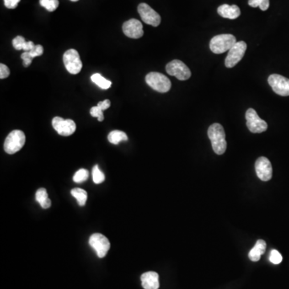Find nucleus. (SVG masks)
Listing matches in <instances>:
<instances>
[{"mask_svg":"<svg viewBox=\"0 0 289 289\" xmlns=\"http://www.w3.org/2000/svg\"><path fill=\"white\" fill-rule=\"evenodd\" d=\"M9 75L10 69L8 68V67H7V65L1 64V65H0V78H7Z\"/></svg>","mask_w":289,"mask_h":289,"instance_id":"obj_31","label":"nucleus"},{"mask_svg":"<svg viewBox=\"0 0 289 289\" xmlns=\"http://www.w3.org/2000/svg\"><path fill=\"white\" fill-rule=\"evenodd\" d=\"M71 1H72V2H77L79 0H71Z\"/></svg>","mask_w":289,"mask_h":289,"instance_id":"obj_35","label":"nucleus"},{"mask_svg":"<svg viewBox=\"0 0 289 289\" xmlns=\"http://www.w3.org/2000/svg\"><path fill=\"white\" fill-rule=\"evenodd\" d=\"M139 15L144 23L153 27H157L161 23V17L157 12H155L153 8H151L146 3H140L137 7Z\"/></svg>","mask_w":289,"mask_h":289,"instance_id":"obj_11","label":"nucleus"},{"mask_svg":"<svg viewBox=\"0 0 289 289\" xmlns=\"http://www.w3.org/2000/svg\"><path fill=\"white\" fill-rule=\"evenodd\" d=\"M269 85L278 95L282 97L289 96V79L281 75L272 74L269 76Z\"/></svg>","mask_w":289,"mask_h":289,"instance_id":"obj_10","label":"nucleus"},{"mask_svg":"<svg viewBox=\"0 0 289 289\" xmlns=\"http://www.w3.org/2000/svg\"><path fill=\"white\" fill-rule=\"evenodd\" d=\"M29 52H30L33 58L37 57V56H41L44 53V48L41 45L38 44V45H35L34 49L31 50Z\"/></svg>","mask_w":289,"mask_h":289,"instance_id":"obj_30","label":"nucleus"},{"mask_svg":"<svg viewBox=\"0 0 289 289\" xmlns=\"http://www.w3.org/2000/svg\"><path fill=\"white\" fill-rule=\"evenodd\" d=\"M208 137L211 141L213 151L216 154L221 155L227 150V141L224 129L219 123H214L207 131Z\"/></svg>","mask_w":289,"mask_h":289,"instance_id":"obj_1","label":"nucleus"},{"mask_svg":"<svg viewBox=\"0 0 289 289\" xmlns=\"http://www.w3.org/2000/svg\"><path fill=\"white\" fill-rule=\"evenodd\" d=\"M247 126L251 132L254 134H260L268 130L266 121L262 120L254 109H248L246 112Z\"/></svg>","mask_w":289,"mask_h":289,"instance_id":"obj_7","label":"nucleus"},{"mask_svg":"<svg viewBox=\"0 0 289 289\" xmlns=\"http://www.w3.org/2000/svg\"><path fill=\"white\" fill-rule=\"evenodd\" d=\"M25 39L23 36H17L12 40V45L17 50H23V44H25Z\"/></svg>","mask_w":289,"mask_h":289,"instance_id":"obj_28","label":"nucleus"},{"mask_svg":"<svg viewBox=\"0 0 289 289\" xmlns=\"http://www.w3.org/2000/svg\"><path fill=\"white\" fill-rule=\"evenodd\" d=\"M52 126L54 130L61 136H68L74 134L77 129L76 123L71 119L65 120L60 117H56L52 120Z\"/></svg>","mask_w":289,"mask_h":289,"instance_id":"obj_12","label":"nucleus"},{"mask_svg":"<svg viewBox=\"0 0 289 289\" xmlns=\"http://www.w3.org/2000/svg\"><path fill=\"white\" fill-rule=\"evenodd\" d=\"M90 114L93 118H97L99 121H102V120H104V118L103 111L97 105V106L93 107L90 109Z\"/></svg>","mask_w":289,"mask_h":289,"instance_id":"obj_27","label":"nucleus"},{"mask_svg":"<svg viewBox=\"0 0 289 289\" xmlns=\"http://www.w3.org/2000/svg\"><path fill=\"white\" fill-rule=\"evenodd\" d=\"M247 50V44L244 41L237 42L229 50L226 60L225 65L226 67L233 68L243 59Z\"/></svg>","mask_w":289,"mask_h":289,"instance_id":"obj_8","label":"nucleus"},{"mask_svg":"<svg viewBox=\"0 0 289 289\" xmlns=\"http://www.w3.org/2000/svg\"><path fill=\"white\" fill-rule=\"evenodd\" d=\"M248 4L252 7H259L262 11H267L269 9V0H249Z\"/></svg>","mask_w":289,"mask_h":289,"instance_id":"obj_23","label":"nucleus"},{"mask_svg":"<svg viewBox=\"0 0 289 289\" xmlns=\"http://www.w3.org/2000/svg\"><path fill=\"white\" fill-rule=\"evenodd\" d=\"M21 58L23 60V66L26 68L30 66L32 61L34 59L29 51H24V52H23V54L21 55Z\"/></svg>","mask_w":289,"mask_h":289,"instance_id":"obj_29","label":"nucleus"},{"mask_svg":"<svg viewBox=\"0 0 289 289\" xmlns=\"http://www.w3.org/2000/svg\"><path fill=\"white\" fill-rule=\"evenodd\" d=\"M110 105H111V102H110L109 100H104L103 102H100L97 104V106L99 107L102 111H104V110L109 109Z\"/></svg>","mask_w":289,"mask_h":289,"instance_id":"obj_33","label":"nucleus"},{"mask_svg":"<svg viewBox=\"0 0 289 289\" xmlns=\"http://www.w3.org/2000/svg\"><path fill=\"white\" fill-rule=\"evenodd\" d=\"M166 71L168 74L175 77L179 81H187L191 77L190 68L179 60H173L167 64Z\"/></svg>","mask_w":289,"mask_h":289,"instance_id":"obj_5","label":"nucleus"},{"mask_svg":"<svg viewBox=\"0 0 289 289\" xmlns=\"http://www.w3.org/2000/svg\"><path fill=\"white\" fill-rule=\"evenodd\" d=\"M108 140L110 143L118 145L120 143V141H127L128 136L125 132H122L120 130H114V131L109 133Z\"/></svg>","mask_w":289,"mask_h":289,"instance_id":"obj_19","label":"nucleus"},{"mask_svg":"<svg viewBox=\"0 0 289 289\" xmlns=\"http://www.w3.org/2000/svg\"><path fill=\"white\" fill-rule=\"evenodd\" d=\"M141 285L145 289H159V275L155 272H147L141 276Z\"/></svg>","mask_w":289,"mask_h":289,"instance_id":"obj_15","label":"nucleus"},{"mask_svg":"<svg viewBox=\"0 0 289 289\" xmlns=\"http://www.w3.org/2000/svg\"><path fill=\"white\" fill-rule=\"evenodd\" d=\"M91 80L93 83H95L97 86H99L100 88L102 89H108L110 88L112 85V82L109 80L104 78L102 75L99 73H95L91 77Z\"/></svg>","mask_w":289,"mask_h":289,"instance_id":"obj_21","label":"nucleus"},{"mask_svg":"<svg viewBox=\"0 0 289 289\" xmlns=\"http://www.w3.org/2000/svg\"><path fill=\"white\" fill-rule=\"evenodd\" d=\"M26 136L21 130H13L10 133L4 142V151L8 154H14L23 148L25 144Z\"/></svg>","mask_w":289,"mask_h":289,"instance_id":"obj_3","label":"nucleus"},{"mask_svg":"<svg viewBox=\"0 0 289 289\" xmlns=\"http://www.w3.org/2000/svg\"><path fill=\"white\" fill-rule=\"evenodd\" d=\"M122 30L126 36L132 39H139L144 35L142 23L136 19H131L125 22L123 24Z\"/></svg>","mask_w":289,"mask_h":289,"instance_id":"obj_14","label":"nucleus"},{"mask_svg":"<svg viewBox=\"0 0 289 289\" xmlns=\"http://www.w3.org/2000/svg\"><path fill=\"white\" fill-rule=\"evenodd\" d=\"M88 178V171L85 169L79 170L73 176V181L76 183H84Z\"/></svg>","mask_w":289,"mask_h":289,"instance_id":"obj_25","label":"nucleus"},{"mask_svg":"<svg viewBox=\"0 0 289 289\" xmlns=\"http://www.w3.org/2000/svg\"><path fill=\"white\" fill-rule=\"evenodd\" d=\"M39 2L42 7L50 12H54L59 6L58 0H39Z\"/></svg>","mask_w":289,"mask_h":289,"instance_id":"obj_22","label":"nucleus"},{"mask_svg":"<svg viewBox=\"0 0 289 289\" xmlns=\"http://www.w3.org/2000/svg\"><path fill=\"white\" fill-rule=\"evenodd\" d=\"M35 200L39 203V205L43 209H48L51 206V202L49 199V195L46 189L39 188L35 193Z\"/></svg>","mask_w":289,"mask_h":289,"instance_id":"obj_18","label":"nucleus"},{"mask_svg":"<svg viewBox=\"0 0 289 289\" xmlns=\"http://www.w3.org/2000/svg\"><path fill=\"white\" fill-rule=\"evenodd\" d=\"M72 196L77 199V203L81 206H85L88 199V194L85 190L81 188H74L71 190Z\"/></svg>","mask_w":289,"mask_h":289,"instance_id":"obj_20","label":"nucleus"},{"mask_svg":"<svg viewBox=\"0 0 289 289\" xmlns=\"http://www.w3.org/2000/svg\"><path fill=\"white\" fill-rule=\"evenodd\" d=\"M236 43V38L231 34L215 35L210 42V49L214 53H223L229 51Z\"/></svg>","mask_w":289,"mask_h":289,"instance_id":"obj_2","label":"nucleus"},{"mask_svg":"<svg viewBox=\"0 0 289 289\" xmlns=\"http://www.w3.org/2000/svg\"><path fill=\"white\" fill-rule=\"evenodd\" d=\"M35 45L33 41L25 42V44H23V50L25 51H30L34 49Z\"/></svg>","mask_w":289,"mask_h":289,"instance_id":"obj_34","label":"nucleus"},{"mask_svg":"<svg viewBox=\"0 0 289 289\" xmlns=\"http://www.w3.org/2000/svg\"><path fill=\"white\" fill-rule=\"evenodd\" d=\"M105 179L104 174L103 172L99 169V167L97 165H96L95 167L93 168V183L95 184H100L104 182Z\"/></svg>","mask_w":289,"mask_h":289,"instance_id":"obj_24","label":"nucleus"},{"mask_svg":"<svg viewBox=\"0 0 289 289\" xmlns=\"http://www.w3.org/2000/svg\"><path fill=\"white\" fill-rule=\"evenodd\" d=\"M146 82L153 90L167 93L171 88V82L168 77L160 72H152L146 75Z\"/></svg>","mask_w":289,"mask_h":289,"instance_id":"obj_4","label":"nucleus"},{"mask_svg":"<svg viewBox=\"0 0 289 289\" xmlns=\"http://www.w3.org/2000/svg\"><path fill=\"white\" fill-rule=\"evenodd\" d=\"M63 60L66 69L71 74H78L82 69V62L80 55L78 51L75 49H69L65 51L63 56Z\"/></svg>","mask_w":289,"mask_h":289,"instance_id":"obj_6","label":"nucleus"},{"mask_svg":"<svg viewBox=\"0 0 289 289\" xmlns=\"http://www.w3.org/2000/svg\"><path fill=\"white\" fill-rule=\"evenodd\" d=\"M269 260L272 264H279L282 262L283 257L277 250H272L271 252L270 255H269Z\"/></svg>","mask_w":289,"mask_h":289,"instance_id":"obj_26","label":"nucleus"},{"mask_svg":"<svg viewBox=\"0 0 289 289\" xmlns=\"http://www.w3.org/2000/svg\"><path fill=\"white\" fill-rule=\"evenodd\" d=\"M255 167L257 176L260 180L267 182L272 177V167L270 161L267 157H259L255 162Z\"/></svg>","mask_w":289,"mask_h":289,"instance_id":"obj_13","label":"nucleus"},{"mask_svg":"<svg viewBox=\"0 0 289 289\" xmlns=\"http://www.w3.org/2000/svg\"><path fill=\"white\" fill-rule=\"evenodd\" d=\"M218 13L222 18L235 19L240 16L241 12L239 7L236 5L222 4L218 7Z\"/></svg>","mask_w":289,"mask_h":289,"instance_id":"obj_16","label":"nucleus"},{"mask_svg":"<svg viewBox=\"0 0 289 289\" xmlns=\"http://www.w3.org/2000/svg\"><path fill=\"white\" fill-rule=\"evenodd\" d=\"M266 242L263 239H259L255 243L254 248L249 252V254H248L249 259L252 261H259L260 256L266 251Z\"/></svg>","mask_w":289,"mask_h":289,"instance_id":"obj_17","label":"nucleus"},{"mask_svg":"<svg viewBox=\"0 0 289 289\" xmlns=\"http://www.w3.org/2000/svg\"><path fill=\"white\" fill-rule=\"evenodd\" d=\"M4 1L5 7L8 9H15L18 6V3L20 2V0H3Z\"/></svg>","mask_w":289,"mask_h":289,"instance_id":"obj_32","label":"nucleus"},{"mask_svg":"<svg viewBox=\"0 0 289 289\" xmlns=\"http://www.w3.org/2000/svg\"><path fill=\"white\" fill-rule=\"evenodd\" d=\"M89 245L96 251L97 256L104 258L110 248L109 239L102 234L95 233L92 235L88 240Z\"/></svg>","mask_w":289,"mask_h":289,"instance_id":"obj_9","label":"nucleus"}]
</instances>
